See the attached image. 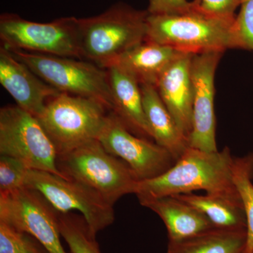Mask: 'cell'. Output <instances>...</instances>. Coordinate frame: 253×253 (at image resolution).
Wrapping results in <instances>:
<instances>
[{"instance_id": "1", "label": "cell", "mask_w": 253, "mask_h": 253, "mask_svg": "<svg viewBox=\"0 0 253 253\" xmlns=\"http://www.w3.org/2000/svg\"><path fill=\"white\" fill-rule=\"evenodd\" d=\"M234 158L229 147L214 152L189 147L167 172L138 181L134 194L158 198L204 190L207 194L241 200L233 181Z\"/></svg>"}, {"instance_id": "2", "label": "cell", "mask_w": 253, "mask_h": 253, "mask_svg": "<svg viewBox=\"0 0 253 253\" xmlns=\"http://www.w3.org/2000/svg\"><path fill=\"white\" fill-rule=\"evenodd\" d=\"M235 21L208 14L200 3L183 14H149L145 41L192 54L242 49Z\"/></svg>"}, {"instance_id": "3", "label": "cell", "mask_w": 253, "mask_h": 253, "mask_svg": "<svg viewBox=\"0 0 253 253\" xmlns=\"http://www.w3.org/2000/svg\"><path fill=\"white\" fill-rule=\"evenodd\" d=\"M149 11L126 3L79 18L84 59L106 69L128 50L146 41Z\"/></svg>"}, {"instance_id": "4", "label": "cell", "mask_w": 253, "mask_h": 253, "mask_svg": "<svg viewBox=\"0 0 253 253\" xmlns=\"http://www.w3.org/2000/svg\"><path fill=\"white\" fill-rule=\"evenodd\" d=\"M56 163L65 178L89 186L112 206L125 195L134 194L139 181L131 168L97 139L58 155Z\"/></svg>"}, {"instance_id": "5", "label": "cell", "mask_w": 253, "mask_h": 253, "mask_svg": "<svg viewBox=\"0 0 253 253\" xmlns=\"http://www.w3.org/2000/svg\"><path fill=\"white\" fill-rule=\"evenodd\" d=\"M109 113L94 100L61 92L48 101L38 119L60 155L98 140Z\"/></svg>"}, {"instance_id": "6", "label": "cell", "mask_w": 253, "mask_h": 253, "mask_svg": "<svg viewBox=\"0 0 253 253\" xmlns=\"http://www.w3.org/2000/svg\"><path fill=\"white\" fill-rule=\"evenodd\" d=\"M0 39L9 49L84 59L80 20L75 16L38 23L4 13L0 16Z\"/></svg>"}, {"instance_id": "7", "label": "cell", "mask_w": 253, "mask_h": 253, "mask_svg": "<svg viewBox=\"0 0 253 253\" xmlns=\"http://www.w3.org/2000/svg\"><path fill=\"white\" fill-rule=\"evenodd\" d=\"M9 50L56 90L94 100L104 105L109 112L112 111L107 70L82 59Z\"/></svg>"}, {"instance_id": "8", "label": "cell", "mask_w": 253, "mask_h": 253, "mask_svg": "<svg viewBox=\"0 0 253 253\" xmlns=\"http://www.w3.org/2000/svg\"><path fill=\"white\" fill-rule=\"evenodd\" d=\"M0 154L18 159L29 169L65 178L58 169V153L45 129L38 118L18 105L0 109Z\"/></svg>"}, {"instance_id": "9", "label": "cell", "mask_w": 253, "mask_h": 253, "mask_svg": "<svg viewBox=\"0 0 253 253\" xmlns=\"http://www.w3.org/2000/svg\"><path fill=\"white\" fill-rule=\"evenodd\" d=\"M24 186L39 191L59 212H81L96 235L115 220L113 206L79 181L46 171L28 169Z\"/></svg>"}, {"instance_id": "10", "label": "cell", "mask_w": 253, "mask_h": 253, "mask_svg": "<svg viewBox=\"0 0 253 253\" xmlns=\"http://www.w3.org/2000/svg\"><path fill=\"white\" fill-rule=\"evenodd\" d=\"M59 218V211L37 190L23 186L0 193V221L33 236L49 253H66Z\"/></svg>"}, {"instance_id": "11", "label": "cell", "mask_w": 253, "mask_h": 253, "mask_svg": "<svg viewBox=\"0 0 253 253\" xmlns=\"http://www.w3.org/2000/svg\"><path fill=\"white\" fill-rule=\"evenodd\" d=\"M98 140L108 152L124 161L139 181L157 177L176 163L169 151L132 134L112 112L109 113Z\"/></svg>"}, {"instance_id": "12", "label": "cell", "mask_w": 253, "mask_h": 253, "mask_svg": "<svg viewBox=\"0 0 253 253\" xmlns=\"http://www.w3.org/2000/svg\"><path fill=\"white\" fill-rule=\"evenodd\" d=\"M223 54V51L194 54L191 61L193 116L189 147L208 152L218 151L214 108V77Z\"/></svg>"}, {"instance_id": "13", "label": "cell", "mask_w": 253, "mask_h": 253, "mask_svg": "<svg viewBox=\"0 0 253 253\" xmlns=\"http://www.w3.org/2000/svg\"><path fill=\"white\" fill-rule=\"evenodd\" d=\"M0 83L21 109L38 118L60 91L38 77L4 46L0 47Z\"/></svg>"}, {"instance_id": "14", "label": "cell", "mask_w": 253, "mask_h": 253, "mask_svg": "<svg viewBox=\"0 0 253 253\" xmlns=\"http://www.w3.org/2000/svg\"><path fill=\"white\" fill-rule=\"evenodd\" d=\"M193 55L186 53L175 60L163 73L156 86L165 106L188 140L192 130Z\"/></svg>"}, {"instance_id": "15", "label": "cell", "mask_w": 253, "mask_h": 253, "mask_svg": "<svg viewBox=\"0 0 253 253\" xmlns=\"http://www.w3.org/2000/svg\"><path fill=\"white\" fill-rule=\"evenodd\" d=\"M111 94L113 110L124 126L132 134L154 141L152 132L145 116L142 94L139 82L119 66L106 68Z\"/></svg>"}, {"instance_id": "16", "label": "cell", "mask_w": 253, "mask_h": 253, "mask_svg": "<svg viewBox=\"0 0 253 253\" xmlns=\"http://www.w3.org/2000/svg\"><path fill=\"white\" fill-rule=\"evenodd\" d=\"M141 206L149 208L162 219L170 242L183 241L214 228L199 210L174 196L137 198Z\"/></svg>"}, {"instance_id": "17", "label": "cell", "mask_w": 253, "mask_h": 253, "mask_svg": "<svg viewBox=\"0 0 253 253\" xmlns=\"http://www.w3.org/2000/svg\"><path fill=\"white\" fill-rule=\"evenodd\" d=\"M184 54L170 46L144 41L128 50L111 66L123 68L140 84L156 86L163 73Z\"/></svg>"}, {"instance_id": "18", "label": "cell", "mask_w": 253, "mask_h": 253, "mask_svg": "<svg viewBox=\"0 0 253 253\" xmlns=\"http://www.w3.org/2000/svg\"><path fill=\"white\" fill-rule=\"evenodd\" d=\"M140 86L145 116L154 140L169 151L176 161L189 147V140L165 106L156 86Z\"/></svg>"}, {"instance_id": "19", "label": "cell", "mask_w": 253, "mask_h": 253, "mask_svg": "<svg viewBox=\"0 0 253 253\" xmlns=\"http://www.w3.org/2000/svg\"><path fill=\"white\" fill-rule=\"evenodd\" d=\"M246 229L212 228L199 235L169 241L167 253H246Z\"/></svg>"}, {"instance_id": "20", "label": "cell", "mask_w": 253, "mask_h": 253, "mask_svg": "<svg viewBox=\"0 0 253 253\" xmlns=\"http://www.w3.org/2000/svg\"><path fill=\"white\" fill-rule=\"evenodd\" d=\"M178 199L199 210L219 229H246V217L241 200L194 193L175 195Z\"/></svg>"}, {"instance_id": "21", "label": "cell", "mask_w": 253, "mask_h": 253, "mask_svg": "<svg viewBox=\"0 0 253 253\" xmlns=\"http://www.w3.org/2000/svg\"><path fill=\"white\" fill-rule=\"evenodd\" d=\"M232 176L246 213V253H253V153L234 158Z\"/></svg>"}, {"instance_id": "22", "label": "cell", "mask_w": 253, "mask_h": 253, "mask_svg": "<svg viewBox=\"0 0 253 253\" xmlns=\"http://www.w3.org/2000/svg\"><path fill=\"white\" fill-rule=\"evenodd\" d=\"M59 230L72 253H101L96 234L86 219L72 212H59Z\"/></svg>"}, {"instance_id": "23", "label": "cell", "mask_w": 253, "mask_h": 253, "mask_svg": "<svg viewBox=\"0 0 253 253\" xmlns=\"http://www.w3.org/2000/svg\"><path fill=\"white\" fill-rule=\"evenodd\" d=\"M0 253H49L33 236L0 221Z\"/></svg>"}, {"instance_id": "24", "label": "cell", "mask_w": 253, "mask_h": 253, "mask_svg": "<svg viewBox=\"0 0 253 253\" xmlns=\"http://www.w3.org/2000/svg\"><path fill=\"white\" fill-rule=\"evenodd\" d=\"M28 169L26 165L18 159L1 155L0 193L9 192L23 187Z\"/></svg>"}, {"instance_id": "25", "label": "cell", "mask_w": 253, "mask_h": 253, "mask_svg": "<svg viewBox=\"0 0 253 253\" xmlns=\"http://www.w3.org/2000/svg\"><path fill=\"white\" fill-rule=\"evenodd\" d=\"M235 26L242 49L253 52V0H241Z\"/></svg>"}, {"instance_id": "26", "label": "cell", "mask_w": 253, "mask_h": 253, "mask_svg": "<svg viewBox=\"0 0 253 253\" xmlns=\"http://www.w3.org/2000/svg\"><path fill=\"white\" fill-rule=\"evenodd\" d=\"M200 0H149L147 11L150 14H183L195 9Z\"/></svg>"}, {"instance_id": "27", "label": "cell", "mask_w": 253, "mask_h": 253, "mask_svg": "<svg viewBox=\"0 0 253 253\" xmlns=\"http://www.w3.org/2000/svg\"><path fill=\"white\" fill-rule=\"evenodd\" d=\"M201 8L208 14L226 19H235L241 0H200Z\"/></svg>"}]
</instances>
